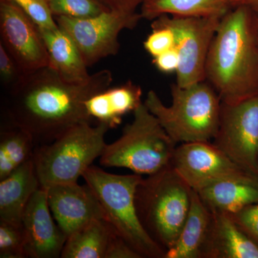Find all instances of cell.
I'll use <instances>...</instances> for the list:
<instances>
[{
    "instance_id": "1",
    "label": "cell",
    "mask_w": 258,
    "mask_h": 258,
    "mask_svg": "<svg viewBox=\"0 0 258 258\" xmlns=\"http://www.w3.org/2000/svg\"><path fill=\"white\" fill-rule=\"evenodd\" d=\"M112 81V73L106 69L81 83L64 81L50 66L37 70L8 93L10 123L30 134L36 147L50 143L75 125L92 123L85 103L111 87Z\"/></svg>"
},
{
    "instance_id": "2",
    "label": "cell",
    "mask_w": 258,
    "mask_h": 258,
    "mask_svg": "<svg viewBox=\"0 0 258 258\" xmlns=\"http://www.w3.org/2000/svg\"><path fill=\"white\" fill-rule=\"evenodd\" d=\"M205 78L226 104L257 96L258 42L252 10L236 7L221 19L207 57Z\"/></svg>"
},
{
    "instance_id": "3",
    "label": "cell",
    "mask_w": 258,
    "mask_h": 258,
    "mask_svg": "<svg viewBox=\"0 0 258 258\" xmlns=\"http://www.w3.org/2000/svg\"><path fill=\"white\" fill-rule=\"evenodd\" d=\"M171 106L163 103L155 91L144 101L170 138L178 143L211 142L220 124L222 101L207 81L181 88L171 86Z\"/></svg>"
},
{
    "instance_id": "4",
    "label": "cell",
    "mask_w": 258,
    "mask_h": 258,
    "mask_svg": "<svg viewBox=\"0 0 258 258\" xmlns=\"http://www.w3.org/2000/svg\"><path fill=\"white\" fill-rule=\"evenodd\" d=\"M101 205L105 219L115 232L142 257H164L166 251L158 244L141 221L136 195L142 175L111 174L91 166L82 176Z\"/></svg>"
},
{
    "instance_id": "5",
    "label": "cell",
    "mask_w": 258,
    "mask_h": 258,
    "mask_svg": "<svg viewBox=\"0 0 258 258\" xmlns=\"http://www.w3.org/2000/svg\"><path fill=\"white\" fill-rule=\"evenodd\" d=\"M121 136L107 144L100 159L106 167L125 168L139 175H153L171 165L176 143L144 103Z\"/></svg>"
},
{
    "instance_id": "6",
    "label": "cell",
    "mask_w": 258,
    "mask_h": 258,
    "mask_svg": "<svg viewBox=\"0 0 258 258\" xmlns=\"http://www.w3.org/2000/svg\"><path fill=\"white\" fill-rule=\"evenodd\" d=\"M192 190L171 165L144 179L137 189L136 205L141 221L166 249L174 245L184 227Z\"/></svg>"
},
{
    "instance_id": "7",
    "label": "cell",
    "mask_w": 258,
    "mask_h": 258,
    "mask_svg": "<svg viewBox=\"0 0 258 258\" xmlns=\"http://www.w3.org/2000/svg\"><path fill=\"white\" fill-rule=\"evenodd\" d=\"M109 128L81 123L66 131L53 142L35 148L33 160L40 186L78 182L85 171L101 157Z\"/></svg>"
},
{
    "instance_id": "8",
    "label": "cell",
    "mask_w": 258,
    "mask_h": 258,
    "mask_svg": "<svg viewBox=\"0 0 258 258\" xmlns=\"http://www.w3.org/2000/svg\"><path fill=\"white\" fill-rule=\"evenodd\" d=\"M59 28L74 40L88 67L102 59L118 54L119 35L124 30H133L142 15L139 12L108 10L91 18L76 19L55 17Z\"/></svg>"
},
{
    "instance_id": "9",
    "label": "cell",
    "mask_w": 258,
    "mask_h": 258,
    "mask_svg": "<svg viewBox=\"0 0 258 258\" xmlns=\"http://www.w3.org/2000/svg\"><path fill=\"white\" fill-rule=\"evenodd\" d=\"M222 18L163 15L154 19L158 23L171 28L175 35V47L180 60L176 84L179 87L206 81L207 57Z\"/></svg>"
},
{
    "instance_id": "10",
    "label": "cell",
    "mask_w": 258,
    "mask_h": 258,
    "mask_svg": "<svg viewBox=\"0 0 258 258\" xmlns=\"http://www.w3.org/2000/svg\"><path fill=\"white\" fill-rule=\"evenodd\" d=\"M216 146L237 165L258 177V95L235 104L222 103Z\"/></svg>"
},
{
    "instance_id": "11",
    "label": "cell",
    "mask_w": 258,
    "mask_h": 258,
    "mask_svg": "<svg viewBox=\"0 0 258 258\" xmlns=\"http://www.w3.org/2000/svg\"><path fill=\"white\" fill-rule=\"evenodd\" d=\"M171 166L195 191L226 180L258 179L211 142L183 143L176 147Z\"/></svg>"
},
{
    "instance_id": "12",
    "label": "cell",
    "mask_w": 258,
    "mask_h": 258,
    "mask_svg": "<svg viewBox=\"0 0 258 258\" xmlns=\"http://www.w3.org/2000/svg\"><path fill=\"white\" fill-rule=\"evenodd\" d=\"M0 43L25 74L49 66L40 29L10 0H0Z\"/></svg>"
},
{
    "instance_id": "13",
    "label": "cell",
    "mask_w": 258,
    "mask_h": 258,
    "mask_svg": "<svg viewBox=\"0 0 258 258\" xmlns=\"http://www.w3.org/2000/svg\"><path fill=\"white\" fill-rule=\"evenodd\" d=\"M25 254L30 258H58L67 240L47 201V190L40 187L32 195L22 218Z\"/></svg>"
},
{
    "instance_id": "14",
    "label": "cell",
    "mask_w": 258,
    "mask_h": 258,
    "mask_svg": "<svg viewBox=\"0 0 258 258\" xmlns=\"http://www.w3.org/2000/svg\"><path fill=\"white\" fill-rule=\"evenodd\" d=\"M45 189L52 216L67 237L93 220L105 219L98 199L86 183L57 184Z\"/></svg>"
},
{
    "instance_id": "15",
    "label": "cell",
    "mask_w": 258,
    "mask_h": 258,
    "mask_svg": "<svg viewBox=\"0 0 258 258\" xmlns=\"http://www.w3.org/2000/svg\"><path fill=\"white\" fill-rule=\"evenodd\" d=\"M40 187L33 158L0 180V221L22 225L25 208Z\"/></svg>"
},
{
    "instance_id": "16",
    "label": "cell",
    "mask_w": 258,
    "mask_h": 258,
    "mask_svg": "<svg viewBox=\"0 0 258 258\" xmlns=\"http://www.w3.org/2000/svg\"><path fill=\"white\" fill-rule=\"evenodd\" d=\"M142 88L132 81L116 87L108 88L88 98L85 103L88 114L106 125L110 129L116 128L122 118L138 108L142 102Z\"/></svg>"
},
{
    "instance_id": "17",
    "label": "cell",
    "mask_w": 258,
    "mask_h": 258,
    "mask_svg": "<svg viewBox=\"0 0 258 258\" xmlns=\"http://www.w3.org/2000/svg\"><path fill=\"white\" fill-rule=\"evenodd\" d=\"M212 223L204 255L215 258H258L256 244L229 215L212 212Z\"/></svg>"
},
{
    "instance_id": "18",
    "label": "cell",
    "mask_w": 258,
    "mask_h": 258,
    "mask_svg": "<svg viewBox=\"0 0 258 258\" xmlns=\"http://www.w3.org/2000/svg\"><path fill=\"white\" fill-rule=\"evenodd\" d=\"M212 223V213L198 192L192 190L191 206L184 227L165 258H197L205 254Z\"/></svg>"
},
{
    "instance_id": "19",
    "label": "cell",
    "mask_w": 258,
    "mask_h": 258,
    "mask_svg": "<svg viewBox=\"0 0 258 258\" xmlns=\"http://www.w3.org/2000/svg\"><path fill=\"white\" fill-rule=\"evenodd\" d=\"M40 30L48 54V66L67 82L87 81L91 77L88 67L71 37L59 27Z\"/></svg>"
},
{
    "instance_id": "20",
    "label": "cell",
    "mask_w": 258,
    "mask_h": 258,
    "mask_svg": "<svg viewBox=\"0 0 258 258\" xmlns=\"http://www.w3.org/2000/svg\"><path fill=\"white\" fill-rule=\"evenodd\" d=\"M212 212L233 215L258 203V179L226 180L197 191Z\"/></svg>"
},
{
    "instance_id": "21",
    "label": "cell",
    "mask_w": 258,
    "mask_h": 258,
    "mask_svg": "<svg viewBox=\"0 0 258 258\" xmlns=\"http://www.w3.org/2000/svg\"><path fill=\"white\" fill-rule=\"evenodd\" d=\"M116 235L106 219H96L68 237L60 257L106 258Z\"/></svg>"
},
{
    "instance_id": "22",
    "label": "cell",
    "mask_w": 258,
    "mask_h": 258,
    "mask_svg": "<svg viewBox=\"0 0 258 258\" xmlns=\"http://www.w3.org/2000/svg\"><path fill=\"white\" fill-rule=\"evenodd\" d=\"M230 0H146L140 7L142 19L154 20L163 15L190 18H223Z\"/></svg>"
},
{
    "instance_id": "23",
    "label": "cell",
    "mask_w": 258,
    "mask_h": 258,
    "mask_svg": "<svg viewBox=\"0 0 258 258\" xmlns=\"http://www.w3.org/2000/svg\"><path fill=\"white\" fill-rule=\"evenodd\" d=\"M36 148L27 131L10 123L0 134V180L32 159Z\"/></svg>"
},
{
    "instance_id": "24",
    "label": "cell",
    "mask_w": 258,
    "mask_h": 258,
    "mask_svg": "<svg viewBox=\"0 0 258 258\" xmlns=\"http://www.w3.org/2000/svg\"><path fill=\"white\" fill-rule=\"evenodd\" d=\"M47 2L54 17L88 18L109 10L97 0H47Z\"/></svg>"
},
{
    "instance_id": "25",
    "label": "cell",
    "mask_w": 258,
    "mask_h": 258,
    "mask_svg": "<svg viewBox=\"0 0 258 258\" xmlns=\"http://www.w3.org/2000/svg\"><path fill=\"white\" fill-rule=\"evenodd\" d=\"M0 257H27L23 226L0 221Z\"/></svg>"
},
{
    "instance_id": "26",
    "label": "cell",
    "mask_w": 258,
    "mask_h": 258,
    "mask_svg": "<svg viewBox=\"0 0 258 258\" xmlns=\"http://www.w3.org/2000/svg\"><path fill=\"white\" fill-rule=\"evenodd\" d=\"M15 3L40 29L58 27L47 0H10Z\"/></svg>"
},
{
    "instance_id": "27",
    "label": "cell",
    "mask_w": 258,
    "mask_h": 258,
    "mask_svg": "<svg viewBox=\"0 0 258 258\" xmlns=\"http://www.w3.org/2000/svg\"><path fill=\"white\" fill-rule=\"evenodd\" d=\"M152 30L144 42V47L152 58L175 47V35L169 27L152 20Z\"/></svg>"
},
{
    "instance_id": "28",
    "label": "cell",
    "mask_w": 258,
    "mask_h": 258,
    "mask_svg": "<svg viewBox=\"0 0 258 258\" xmlns=\"http://www.w3.org/2000/svg\"><path fill=\"white\" fill-rule=\"evenodd\" d=\"M27 75L0 43V79L8 93L15 91L23 82Z\"/></svg>"
},
{
    "instance_id": "29",
    "label": "cell",
    "mask_w": 258,
    "mask_h": 258,
    "mask_svg": "<svg viewBox=\"0 0 258 258\" xmlns=\"http://www.w3.org/2000/svg\"><path fill=\"white\" fill-rule=\"evenodd\" d=\"M229 215L241 230L258 244V203L249 205L237 213Z\"/></svg>"
},
{
    "instance_id": "30",
    "label": "cell",
    "mask_w": 258,
    "mask_h": 258,
    "mask_svg": "<svg viewBox=\"0 0 258 258\" xmlns=\"http://www.w3.org/2000/svg\"><path fill=\"white\" fill-rule=\"evenodd\" d=\"M179 55L176 47L153 58V64L163 74L176 73L179 69Z\"/></svg>"
},
{
    "instance_id": "31",
    "label": "cell",
    "mask_w": 258,
    "mask_h": 258,
    "mask_svg": "<svg viewBox=\"0 0 258 258\" xmlns=\"http://www.w3.org/2000/svg\"><path fill=\"white\" fill-rule=\"evenodd\" d=\"M142 256L120 236L116 235L112 241L106 258H141Z\"/></svg>"
},
{
    "instance_id": "32",
    "label": "cell",
    "mask_w": 258,
    "mask_h": 258,
    "mask_svg": "<svg viewBox=\"0 0 258 258\" xmlns=\"http://www.w3.org/2000/svg\"><path fill=\"white\" fill-rule=\"evenodd\" d=\"M107 9L123 13H135L146 0H97Z\"/></svg>"
},
{
    "instance_id": "33",
    "label": "cell",
    "mask_w": 258,
    "mask_h": 258,
    "mask_svg": "<svg viewBox=\"0 0 258 258\" xmlns=\"http://www.w3.org/2000/svg\"><path fill=\"white\" fill-rule=\"evenodd\" d=\"M232 8L236 7H247L252 11L258 13V0H230Z\"/></svg>"
},
{
    "instance_id": "34",
    "label": "cell",
    "mask_w": 258,
    "mask_h": 258,
    "mask_svg": "<svg viewBox=\"0 0 258 258\" xmlns=\"http://www.w3.org/2000/svg\"><path fill=\"white\" fill-rule=\"evenodd\" d=\"M254 22H255L256 37H257V42H258V13H256V12H254Z\"/></svg>"
}]
</instances>
